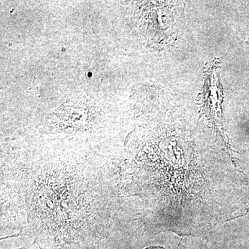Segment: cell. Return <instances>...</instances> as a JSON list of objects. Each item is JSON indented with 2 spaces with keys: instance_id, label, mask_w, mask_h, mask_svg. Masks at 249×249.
I'll return each mask as SVG.
<instances>
[{
  "instance_id": "obj_1",
  "label": "cell",
  "mask_w": 249,
  "mask_h": 249,
  "mask_svg": "<svg viewBox=\"0 0 249 249\" xmlns=\"http://www.w3.org/2000/svg\"><path fill=\"white\" fill-rule=\"evenodd\" d=\"M145 249H165V248H163V247H147Z\"/></svg>"
}]
</instances>
